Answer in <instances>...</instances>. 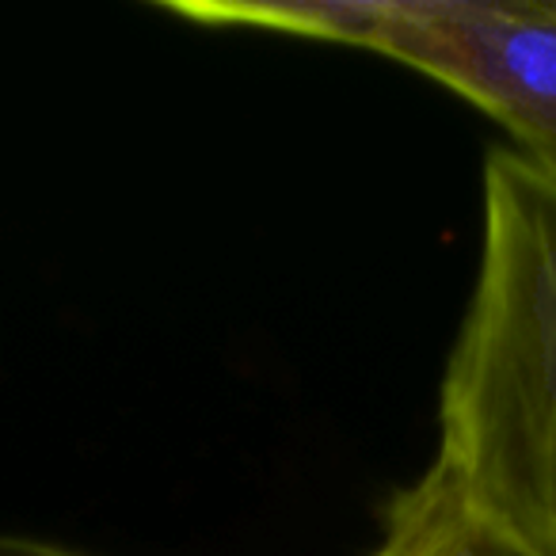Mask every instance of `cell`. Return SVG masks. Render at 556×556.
<instances>
[{
	"mask_svg": "<svg viewBox=\"0 0 556 556\" xmlns=\"http://www.w3.org/2000/svg\"><path fill=\"white\" fill-rule=\"evenodd\" d=\"M439 454L556 556V184L480 164L477 270L439 386Z\"/></svg>",
	"mask_w": 556,
	"mask_h": 556,
	"instance_id": "1",
	"label": "cell"
},
{
	"mask_svg": "<svg viewBox=\"0 0 556 556\" xmlns=\"http://www.w3.org/2000/svg\"><path fill=\"white\" fill-rule=\"evenodd\" d=\"M161 12L408 65L492 115L556 184V0H161Z\"/></svg>",
	"mask_w": 556,
	"mask_h": 556,
	"instance_id": "2",
	"label": "cell"
},
{
	"mask_svg": "<svg viewBox=\"0 0 556 556\" xmlns=\"http://www.w3.org/2000/svg\"><path fill=\"white\" fill-rule=\"evenodd\" d=\"M370 556H553L495 510L442 454L381 507Z\"/></svg>",
	"mask_w": 556,
	"mask_h": 556,
	"instance_id": "3",
	"label": "cell"
},
{
	"mask_svg": "<svg viewBox=\"0 0 556 556\" xmlns=\"http://www.w3.org/2000/svg\"><path fill=\"white\" fill-rule=\"evenodd\" d=\"M0 556H96L77 545H62V541L47 538H27V533H0Z\"/></svg>",
	"mask_w": 556,
	"mask_h": 556,
	"instance_id": "4",
	"label": "cell"
}]
</instances>
